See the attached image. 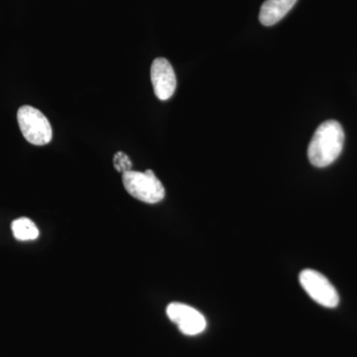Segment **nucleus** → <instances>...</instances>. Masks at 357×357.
Instances as JSON below:
<instances>
[{
  "label": "nucleus",
  "instance_id": "nucleus-1",
  "mask_svg": "<svg viewBox=\"0 0 357 357\" xmlns=\"http://www.w3.org/2000/svg\"><path fill=\"white\" fill-rule=\"evenodd\" d=\"M344 143V131L340 122L326 121L317 128L312 136L307 157L312 165L324 168L333 164L342 153Z\"/></svg>",
  "mask_w": 357,
  "mask_h": 357
},
{
  "label": "nucleus",
  "instance_id": "nucleus-2",
  "mask_svg": "<svg viewBox=\"0 0 357 357\" xmlns=\"http://www.w3.org/2000/svg\"><path fill=\"white\" fill-rule=\"evenodd\" d=\"M124 188L133 198L146 204L160 203L165 198V188L153 171H128L122 174Z\"/></svg>",
  "mask_w": 357,
  "mask_h": 357
},
{
  "label": "nucleus",
  "instance_id": "nucleus-3",
  "mask_svg": "<svg viewBox=\"0 0 357 357\" xmlns=\"http://www.w3.org/2000/svg\"><path fill=\"white\" fill-rule=\"evenodd\" d=\"M17 121L23 136L33 145L48 144L53 137V131L48 119L39 109L30 105L21 107L17 112Z\"/></svg>",
  "mask_w": 357,
  "mask_h": 357
},
{
  "label": "nucleus",
  "instance_id": "nucleus-4",
  "mask_svg": "<svg viewBox=\"0 0 357 357\" xmlns=\"http://www.w3.org/2000/svg\"><path fill=\"white\" fill-rule=\"evenodd\" d=\"M301 286L314 302L326 307H335L340 303V296L328 279L316 270H303L300 273Z\"/></svg>",
  "mask_w": 357,
  "mask_h": 357
},
{
  "label": "nucleus",
  "instance_id": "nucleus-5",
  "mask_svg": "<svg viewBox=\"0 0 357 357\" xmlns=\"http://www.w3.org/2000/svg\"><path fill=\"white\" fill-rule=\"evenodd\" d=\"M167 316L178 326V330L185 335H197L206 328V321L203 314L188 305L171 303L167 307Z\"/></svg>",
  "mask_w": 357,
  "mask_h": 357
},
{
  "label": "nucleus",
  "instance_id": "nucleus-6",
  "mask_svg": "<svg viewBox=\"0 0 357 357\" xmlns=\"http://www.w3.org/2000/svg\"><path fill=\"white\" fill-rule=\"evenodd\" d=\"M151 82L154 93L160 100L172 98L177 86V79L172 65L165 58L155 59L151 66Z\"/></svg>",
  "mask_w": 357,
  "mask_h": 357
},
{
  "label": "nucleus",
  "instance_id": "nucleus-7",
  "mask_svg": "<svg viewBox=\"0 0 357 357\" xmlns=\"http://www.w3.org/2000/svg\"><path fill=\"white\" fill-rule=\"evenodd\" d=\"M298 0H266L260 9L259 20L264 26L278 23L287 15Z\"/></svg>",
  "mask_w": 357,
  "mask_h": 357
},
{
  "label": "nucleus",
  "instance_id": "nucleus-8",
  "mask_svg": "<svg viewBox=\"0 0 357 357\" xmlns=\"http://www.w3.org/2000/svg\"><path fill=\"white\" fill-rule=\"evenodd\" d=\"M13 234L17 241H35L39 236V229L30 218H20L11 225Z\"/></svg>",
  "mask_w": 357,
  "mask_h": 357
},
{
  "label": "nucleus",
  "instance_id": "nucleus-9",
  "mask_svg": "<svg viewBox=\"0 0 357 357\" xmlns=\"http://www.w3.org/2000/svg\"><path fill=\"white\" fill-rule=\"evenodd\" d=\"M114 165L115 170L122 174L132 170V162L129 159L128 155L119 151L114 155Z\"/></svg>",
  "mask_w": 357,
  "mask_h": 357
}]
</instances>
